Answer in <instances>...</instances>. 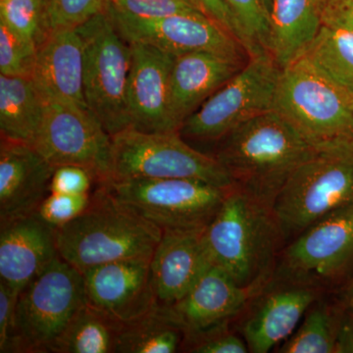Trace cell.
<instances>
[{"label": "cell", "mask_w": 353, "mask_h": 353, "mask_svg": "<svg viewBox=\"0 0 353 353\" xmlns=\"http://www.w3.org/2000/svg\"><path fill=\"white\" fill-rule=\"evenodd\" d=\"M323 294L308 285L273 278L245 307L240 328L250 352L267 353L284 343Z\"/></svg>", "instance_id": "5bb4252c"}, {"label": "cell", "mask_w": 353, "mask_h": 353, "mask_svg": "<svg viewBox=\"0 0 353 353\" xmlns=\"http://www.w3.org/2000/svg\"><path fill=\"white\" fill-rule=\"evenodd\" d=\"M353 268V204L311 225L279 254L274 278L326 292Z\"/></svg>", "instance_id": "8fae6325"}, {"label": "cell", "mask_w": 353, "mask_h": 353, "mask_svg": "<svg viewBox=\"0 0 353 353\" xmlns=\"http://www.w3.org/2000/svg\"><path fill=\"white\" fill-rule=\"evenodd\" d=\"M152 259L117 260L83 272L87 303L121 323L159 305L153 285Z\"/></svg>", "instance_id": "9a60e30c"}, {"label": "cell", "mask_w": 353, "mask_h": 353, "mask_svg": "<svg viewBox=\"0 0 353 353\" xmlns=\"http://www.w3.org/2000/svg\"><path fill=\"white\" fill-rule=\"evenodd\" d=\"M128 179H194L232 185L218 160L188 145L180 132H145L134 128L112 136L109 182Z\"/></svg>", "instance_id": "52a82bcc"}, {"label": "cell", "mask_w": 353, "mask_h": 353, "mask_svg": "<svg viewBox=\"0 0 353 353\" xmlns=\"http://www.w3.org/2000/svg\"><path fill=\"white\" fill-rule=\"evenodd\" d=\"M232 321L221 323L199 333L183 336V352L246 353L250 352L243 336L234 333Z\"/></svg>", "instance_id": "1f68e13d"}, {"label": "cell", "mask_w": 353, "mask_h": 353, "mask_svg": "<svg viewBox=\"0 0 353 353\" xmlns=\"http://www.w3.org/2000/svg\"><path fill=\"white\" fill-rule=\"evenodd\" d=\"M217 143L213 157L232 185L271 206L317 145L276 110L246 121Z\"/></svg>", "instance_id": "6da1fadb"}, {"label": "cell", "mask_w": 353, "mask_h": 353, "mask_svg": "<svg viewBox=\"0 0 353 353\" xmlns=\"http://www.w3.org/2000/svg\"><path fill=\"white\" fill-rule=\"evenodd\" d=\"M31 79L44 102L88 108L83 95V46L77 29L51 32L38 48Z\"/></svg>", "instance_id": "ffe728a7"}, {"label": "cell", "mask_w": 353, "mask_h": 353, "mask_svg": "<svg viewBox=\"0 0 353 353\" xmlns=\"http://www.w3.org/2000/svg\"><path fill=\"white\" fill-rule=\"evenodd\" d=\"M76 29L83 46L85 103L112 137L130 128L127 90L131 48L106 9Z\"/></svg>", "instance_id": "8992f818"}, {"label": "cell", "mask_w": 353, "mask_h": 353, "mask_svg": "<svg viewBox=\"0 0 353 353\" xmlns=\"http://www.w3.org/2000/svg\"><path fill=\"white\" fill-rule=\"evenodd\" d=\"M248 57L269 53L270 16L262 0H225Z\"/></svg>", "instance_id": "f1b7e54d"}, {"label": "cell", "mask_w": 353, "mask_h": 353, "mask_svg": "<svg viewBox=\"0 0 353 353\" xmlns=\"http://www.w3.org/2000/svg\"><path fill=\"white\" fill-rule=\"evenodd\" d=\"M163 231L119 201L106 183L92 192L87 209L57 228L60 257L81 272L117 260L152 259Z\"/></svg>", "instance_id": "3957f363"}, {"label": "cell", "mask_w": 353, "mask_h": 353, "mask_svg": "<svg viewBox=\"0 0 353 353\" xmlns=\"http://www.w3.org/2000/svg\"><path fill=\"white\" fill-rule=\"evenodd\" d=\"M303 57L353 95V32L323 24Z\"/></svg>", "instance_id": "83f0119b"}, {"label": "cell", "mask_w": 353, "mask_h": 353, "mask_svg": "<svg viewBox=\"0 0 353 353\" xmlns=\"http://www.w3.org/2000/svg\"><path fill=\"white\" fill-rule=\"evenodd\" d=\"M246 62L208 52L176 57L171 73L170 110L176 130L180 131L183 122L239 73Z\"/></svg>", "instance_id": "7402d4cb"}, {"label": "cell", "mask_w": 353, "mask_h": 353, "mask_svg": "<svg viewBox=\"0 0 353 353\" xmlns=\"http://www.w3.org/2000/svg\"><path fill=\"white\" fill-rule=\"evenodd\" d=\"M194 1L204 15L224 28L240 41L238 28L225 0H194Z\"/></svg>", "instance_id": "74e56055"}, {"label": "cell", "mask_w": 353, "mask_h": 353, "mask_svg": "<svg viewBox=\"0 0 353 353\" xmlns=\"http://www.w3.org/2000/svg\"><path fill=\"white\" fill-rule=\"evenodd\" d=\"M336 353H353V306L343 311Z\"/></svg>", "instance_id": "ab89813d"}, {"label": "cell", "mask_w": 353, "mask_h": 353, "mask_svg": "<svg viewBox=\"0 0 353 353\" xmlns=\"http://www.w3.org/2000/svg\"><path fill=\"white\" fill-rule=\"evenodd\" d=\"M183 333L160 305L123 323L116 353H175L182 350Z\"/></svg>", "instance_id": "484cf974"}, {"label": "cell", "mask_w": 353, "mask_h": 353, "mask_svg": "<svg viewBox=\"0 0 353 353\" xmlns=\"http://www.w3.org/2000/svg\"><path fill=\"white\" fill-rule=\"evenodd\" d=\"M109 3L121 12L145 19L201 12L194 0H109Z\"/></svg>", "instance_id": "836d02e7"}, {"label": "cell", "mask_w": 353, "mask_h": 353, "mask_svg": "<svg viewBox=\"0 0 353 353\" xmlns=\"http://www.w3.org/2000/svg\"><path fill=\"white\" fill-rule=\"evenodd\" d=\"M345 309L321 296L309 306L294 333L277 347L280 353H336Z\"/></svg>", "instance_id": "4316f807"}, {"label": "cell", "mask_w": 353, "mask_h": 353, "mask_svg": "<svg viewBox=\"0 0 353 353\" xmlns=\"http://www.w3.org/2000/svg\"><path fill=\"white\" fill-rule=\"evenodd\" d=\"M114 26L128 43L154 46L173 57L208 52L246 62L243 44L203 13H185L157 19H145L106 7Z\"/></svg>", "instance_id": "4fadbf2b"}, {"label": "cell", "mask_w": 353, "mask_h": 353, "mask_svg": "<svg viewBox=\"0 0 353 353\" xmlns=\"http://www.w3.org/2000/svg\"><path fill=\"white\" fill-rule=\"evenodd\" d=\"M34 148L53 166L77 165L92 172L97 183H108L112 167V137L87 108L44 102Z\"/></svg>", "instance_id": "7c38bea8"}, {"label": "cell", "mask_w": 353, "mask_h": 353, "mask_svg": "<svg viewBox=\"0 0 353 353\" xmlns=\"http://www.w3.org/2000/svg\"><path fill=\"white\" fill-rule=\"evenodd\" d=\"M97 179L92 172L77 165H60L55 167L50 183V192L66 194H92Z\"/></svg>", "instance_id": "d590c367"}, {"label": "cell", "mask_w": 353, "mask_h": 353, "mask_svg": "<svg viewBox=\"0 0 353 353\" xmlns=\"http://www.w3.org/2000/svg\"><path fill=\"white\" fill-rule=\"evenodd\" d=\"M350 290H352V296H353V282H352V288H350Z\"/></svg>", "instance_id": "7bdbcfd3"}, {"label": "cell", "mask_w": 353, "mask_h": 353, "mask_svg": "<svg viewBox=\"0 0 353 353\" xmlns=\"http://www.w3.org/2000/svg\"><path fill=\"white\" fill-rule=\"evenodd\" d=\"M353 204V138L317 143L297 167L273 209L285 245L334 211Z\"/></svg>", "instance_id": "277c9868"}, {"label": "cell", "mask_w": 353, "mask_h": 353, "mask_svg": "<svg viewBox=\"0 0 353 353\" xmlns=\"http://www.w3.org/2000/svg\"><path fill=\"white\" fill-rule=\"evenodd\" d=\"M0 22L37 48L52 32L43 0H0Z\"/></svg>", "instance_id": "f546056e"}, {"label": "cell", "mask_w": 353, "mask_h": 353, "mask_svg": "<svg viewBox=\"0 0 353 353\" xmlns=\"http://www.w3.org/2000/svg\"><path fill=\"white\" fill-rule=\"evenodd\" d=\"M55 167L31 145L0 141V222L37 212Z\"/></svg>", "instance_id": "ac0fdd59"}, {"label": "cell", "mask_w": 353, "mask_h": 353, "mask_svg": "<svg viewBox=\"0 0 353 353\" xmlns=\"http://www.w3.org/2000/svg\"><path fill=\"white\" fill-rule=\"evenodd\" d=\"M262 2H263L265 9H266L267 12H268L269 16H270L272 0H262Z\"/></svg>", "instance_id": "60d3db41"}, {"label": "cell", "mask_w": 353, "mask_h": 353, "mask_svg": "<svg viewBox=\"0 0 353 353\" xmlns=\"http://www.w3.org/2000/svg\"><path fill=\"white\" fill-rule=\"evenodd\" d=\"M20 292L0 281V352H11Z\"/></svg>", "instance_id": "8d00e7d4"}, {"label": "cell", "mask_w": 353, "mask_h": 353, "mask_svg": "<svg viewBox=\"0 0 353 353\" xmlns=\"http://www.w3.org/2000/svg\"><path fill=\"white\" fill-rule=\"evenodd\" d=\"M331 1H336V0H323V7H324L325 4L329 3Z\"/></svg>", "instance_id": "b9f144b4"}, {"label": "cell", "mask_w": 353, "mask_h": 353, "mask_svg": "<svg viewBox=\"0 0 353 353\" xmlns=\"http://www.w3.org/2000/svg\"><path fill=\"white\" fill-rule=\"evenodd\" d=\"M201 231H163L150 266L159 305L175 303L212 266Z\"/></svg>", "instance_id": "44dd1931"}, {"label": "cell", "mask_w": 353, "mask_h": 353, "mask_svg": "<svg viewBox=\"0 0 353 353\" xmlns=\"http://www.w3.org/2000/svg\"><path fill=\"white\" fill-rule=\"evenodd\" d=\"M60 257L57 228L38 212L0 222V281L21 292Z\"/></svg>", "instance_id": "e0dca14e"}, {"label": "cell", "mask_w": 353, "mask_h": 353, "mask_svg": "<svg viewBox=\"0 0 353 353\" xmlns=\"http://www.w3.org/2000/svg\"><path fill=\"white\" fill-rule=\"evenodd\" d=\"M252 297L226 272L212 265L182 299L170 305L160 306L185 336L233 321Z\"/></svg>", "instance_id": "d6986e66"}, {"label": "cell", "mask_w": 353, "mask_h": 353, "mask_svg": "<svg viewBox=\"0 0 353 353\" xmlns=\"http://www.w3.org/2000/svg\"><path fill=\"white\" fill-rule=\"evenodd\" d=\"M122 324L87 303L77 311L50 353H116Z\"/></svg>", "instance_id": "d4e9b609"}, {"label": "cell", "mask_w": 353, "mask_h": 353, "mask_svg": "<svg viewBox=\"0 0 353 353\" xmlns=\"http://www.w3.org/2000/svg\"><path fill=\"white\" fill-rule=\"evenodd\" d=\"M38 48L0 22V74L31 78Z\"/></svg>", "instance_id": "4dcf8cb0"}, {"label": "cell", "mask_w": 353, "mask_h": 353, "mask_svg": "<svg viewBox=\"0 0 353 353\" xmlns=\"http://www.w3.org/2000/svg\"><path fill=\"white\" fill-rule=\"evenodd\" d=\"M202 234L211 263L253 296L273 280L285 245L273 206L231 185Z\"/></svg>", "instance_id": "7a4b0ae2"}, {"label": "cell", "mask_w": 353, "mask_h": 353, "mask_svg": "<svg viewBox=\"0 0 353 353\" xmlns=\"http://www.w3.org/2000/svg\"><path fill=\"white\" fill-rule=\"evenodd\" d=\"M43 111V97L31 78L0 74L1 139L34 145Z\"/></svg>", "instance_id": "cb8c5ba5"}, {"label": "cell", "mask_w": 353, "mask_h": 353, "mask_svg": "<svg viewBox=\"0 0 353 353\" xmlns=\"http://www.w3.org/2000/svg\"><path fill=\"white\" fill-rule=\"evenodd\" d=\"M92 194H66L50 192L41 202L38 214L51 226H64L82 214L90 204Z\"/></svg>", "instance_id": "e575fe53"}, {"label": "cell", "mask_w": 353, "mask_h": 353, "mask_svg": "<svg viewBox=\"0 0 353 353\" xmlns=\"http://www.w3.org/2000/svg\"><path fill=\"white\" fill-rule=\"evenodd\" d=\"M281 72L270 53L250 57L239 73L183 122L181 136L219 141L246 121L275 110Z\"/></svg>", "instance_id": "9c48e42d"}, {"label": "cell", "mask_w": 353, "mask_h": 353, "mask_svg": "<svg viewBox=\"0 0 353 353\" xmlns=\"http://www.w3.org/2000/svg\"><path fill=\"white\" fill-rule=\"evenodd\" d=\"M85 303L82 272L58 257L20 292L11 352L50 353Z\"/></svg>", "instance_id": "5b68a950"}, {"label": "cell", "mask_w": 353, "mask_h": 353, "mask_svg": "<svg viewBox=\"0 0 353 353\" xmlns=\"http://www.w3.org/2000/svg\"><path fill=\"white\" fill-rule=\"evenodd\" d=\"M52 31L76 29L85 21L105 10L109 0H43Z\"/></svg>", "instance_id": "d6a6232c"}, {"label": "cell", "mask_w": 353, "mask_h": 353, "mask_svg": "<svg viewBox=\"0 0 353 353\" xmlns=\"http://www.w3.org/2000/svg\"><path fill=\"white\" fill-rule=\"evenodd\" d=\"M275 110L314 143L353 138V95L303 57L282 69Z\"/></svg>", "instance_id": "ba28073f"}, {"label": "cell", "mask_w": 353, "mask_h": 353, "mask_svg": "<svg viewBox=\"0 0 353 353\" xmlns=\"http://www.w3.org/2000/svg\"><path fill=\"white\" fill-rule=\"evenodd\" d=\"M323 0H272L269 53L281 68L303 57L323 25Z\"/></svg>", "instance_id": "603a6c76"}, {"label": "cell", "mask_w": 353, "mask_h": 353, "mask_svg": "<svg viewBox=\"0 0 353 353\" xmlns=\"http://www.w3.org/2000/svg\"><path fill=\"white\" fill-rule=\"evenodd\" d=\"M323 24L345 28L353 32V0H336L325 4Z\"/></svg>", "instance_id": "f35d334b"}, {"label": "cell", "mask_w": 353, "mask_h": 353, "mask_svg": "<svg viewBox=\"0 0 353 353\" xmlns=\"http://www.w3.org/2000/svg\"><path fill=\"white\" fill-rule=\"evenodd\" d=\"M129 44L132 55L127 90L130 128L145 132H179L170 110L171 73L176 57L148 44Z\"/></svg>", "instance_id": "2e32d148"}, {"label": "cell", "mask_w": 353, "mask_h": 353, "mask_svg": "<svg viewBox=\"0 0 353 353\" xmlns=\"http://www.w3.org/2000/svg\"><path fill=\"white\" fill-rule=\"evenodd\" d=\"M105 183L119 201L162 231L205 229L230 188L194 179H128Z\"/></svg>", "instance_id": "30bf717a"}]
</instances>
